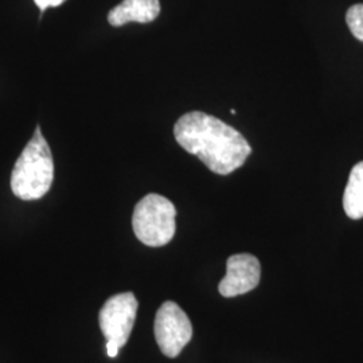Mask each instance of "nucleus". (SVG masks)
<instances>
[{
	"mask_svg": "<svg viewBox=\"0 0 363 363\" xmlns=\"http://www.w3.org/2000/svg\"><path fill=\"white\" fill-rule=\"evenodd\" d=\"M174 135L183 150L198 156L218 175L240 169L252 152L250 144L238 130L198 111L183 115L174 127Z\"/></svg>",
	"mask_w": 363,
	"mask_h": 363,
	"instance_id": "nucleus-1",
	"label": "nucleus"
},
{
	"mask_svg": "<svg viewBox=\"0 0 363 363\" xmlns=\"http://www.w3.org/2000/svg\"><path fill=\"white\" fill-rule=\"evenodd\" d=\"M54 179V160L50 147L37 127L34 136L18 157L13 174V194L23 201H35L48 194Z\"/></svg>",
	"mask_w": 363,
	"mask_h": 363,
	"instance_id": "nucleus-2",
	"label": "nucleus"
},
{
	"mask_svg": "<svg viewBox=\"0 0 363 363\" xmlns=\"http://www.w3.org/2000/svg\"><path fill=\"white\" fill-rule=\"evenodd\" d=\"M175 217L177 208L166 196L145 195L133 211L135 235L147 247H164L175 235Z\"/></svg>",
	"mask_w": 363,
	"mask_h": 363,
	"instance_id": "nucleus-3",
	"label": "nucleus"
},
{
	"mask_svg": "<svg viewBox=\"0 0 363 363\" xmlns=\"http://www.w3.org/2000/svg\"><path fill=\"white\" fill-rule=\"evenodd\" d=\"M154 330L159 349L169 358L178 357L193 337L189 316L174 301L163 303L157 310Z\"/></svg>",
	"mask_w": 363,
	"mask_h": 363,
	"instance_id": "nucleus-4",
	"label": "nucleus"
},
{
	"mask_svg": "<svg viewBox=\"0 0 363 363\" xmlns=\"http://www.w3.org/2000/svg\"><path fill=\"white\" fill-rule=\"evenodd\" d=\"M138 300L132 292L118 294L108 298L99 313V323L106 342L121 349L130 339L138 313Z\"/></svg>",
	"mask_w": 363,
	"mask_h": 363,
	"instance_id": "nucleus-5",
	"label": "nucleus"
},
{
	"mask_svg": "<svg viewBox=\"0 0 363 363\" xmlns=\"http://www.w3.org/2000/svg\"><path fill=\"white\" fill-rule=\"evenodd\" d=\"M261 265L257 257L249 253L233 255L226 262V274L220 280V294L225 298H234L253 291L259 286Z\"/></svg>",
	"mask_w": 363,
	"mask_h": 363,
	"instance_id": "nucleus-6",
	"label": "nucleus"
},
{
	"mask_svg": "<svg viewBox=\"0 0 363 363\" xmlns=\"http://www.w3.org/2000/svg\"><path fill=\"white\" fill-rule=\"evenodd\" d=\"M160 13L159 0H123L108 13V22L113 27L124 26L130 22L150 23Z\"/></svg>",
	"mask_w": 363,
	"mask_h": 363,
	"instance_id": "nucleus-7",
	"label": "nucleus"
},
{
	"mask_svg": "<svg viewBox=\"0 0 363 363\" xmlns=\"http://www.w3.org/2000/svg\"><path fill=\"white\" fill-rule=\"evenodd\" d=\"M343 208L351 220L363 218V162L351 169L343 194Z\"/></svg>",
	"mask_w": 363,
	"mask_h": 363,
	"instance_id": "nucleus-8",
	"label": "nucleus"
},
{
	"mask_svg": "<svg viewBox=\"0 0 363 363\" xmlns=\"http://www.w3.org/2000/svg\"><path fill=\"white\" fill-rule=\"evenodd\" d=\"M346 22L351 34L363 42V3L351 6L346 13Z\"/></svg>",
	"mask_w": 363,
	"mask_h": 363,
	"instance_id": "nucleus-9",
	"label": "nucleus"
},
{
	"mask_svg": "<svg viewBox=\"0 0 363 363\" xmlns=\"http://www.w3.org/2000/svg\"><path fill=\"white\" fill-rule=\"evenodd\" d=\"M35 4L38 6L42 11H45L49 7H58L60 4H62L65 0H34Z\"/></svg>",
	"mask_w": 363,
	"mask_h": 363,
	"instance_id": "nucleus-10",
	"label": "nucleus"
},
{
	"mask_svg": "<svg viewBox=\"0 0 363 363\" xmlns=\"http://www.w3.org/2000/svg\"><path fill=\"white\" fill-rule=\"evenodd\" d=\"M118 351H120V347L117 346L116 343L106 342V354H108L109 358H116L118 355Z\"/></svg>",
	"mask_w": 363,
	"mask_h": 363,
	"instance_id": "nucleus-11",
	"label": "nucleus"
}]
</instances>
